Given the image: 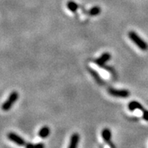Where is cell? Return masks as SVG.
I'll list each match as a JSON object with an SVG mask.
<instances>
[{
    "instance_id": "6da1fadb",
    "label": "cell",
    "mask_w": 148,
    "mask_h": 148,
    "mask_svg": "<svg viewBox=\"0 0 148 148\" xmlns=\"http://www.w3.org/2000/svg\"><path fill=\"white\" fill-rule=\"evenodd\" d=\"M128 36L130 38L134 44H135L141 51H147L148 50V45L142 38L140 37V36L138 35V33L135 31H130L128 33Z\"/></svg>"
},
{
    "instance_id": "7a4b0ae2",
    "label": "cell",
    "mask_w": 148,
    "mask_h": 148,
    "mask_svg": "<svg viewBox=\"0 0 148 148\" xmlns=\"http://www.w3.org/2000/svg\"><path fill=\"white\" fill-rule=\"evenodd\" d=\"M19 98V94L17 91H13L9 95L8 98L7 99L5 102L2 105V110L4 111H9L11 107L13 106L14 104L17 101Z\"/></svg>"
},
{
    "instance_id": "3957f363",
    "label": "cell",
    "mask_w": 148,
    "mask_h": 148,
    "mask_svg": "<svg viewBox=\"0 0 148 148\" xmlns=\"http://www.w3.org/2000/svg\"><path fill=\"white\" fill-rule=\"evenodd\" d=\"M108 92L114 97L123 98V99H126L130 96V92L128 90H117L114 88H109L108 90Z\"/></svg>"
},
{
    "instance_id": "277c9868",
    "label": "cell",
    "mask_w": 148,
    "mask_h": 148,
    "mask_svg": "<svg viewBox=\"0 0 148 148\" xmlns=\"http://www.w3.org/2000/svg\"><path fill=\"white\" fill-rule=\"evenodd\" d=\"M7 138L9 141H12L13 143L17 145L20 147H23L26 145V141L21 136L18 135L17 134L14 133V132H9L8 133Z\"/></svg>"
},
{
    "instance_id": "5b68a950",
    "label": "cell",
    "mask_w": 148,
    "mask_h": 148,
    "mask_svg": "<svg viewBox=\"0 0 148 148\" xmlns=\"http://www.w3.org/2000/svg\"><path fill=\"white\" fill-rule=\"evenodd\" d=\"M101 138L103 139V141L105 143H107L109 147L111 148H115L114 143L111 141L112 138V133L111 131L109 130L108 128H105L102 131H101Z\"/></svg>"
},
{
    "instance_id": "8992f818",
    "label": "cell",
    "mask_w": 148,
    "mask_h": 148,
    "mask_svg": "<svg viewBox=\"0 0 148 148\" xmlns=\"http://www.w3.org/2000/svg\"><path fill=\"white\" fill-rule=\"evenodd\" d=\"M111 55L110 53L105 52L103 53L101 55L100 57L97 58L96 60H94V62L98 66H99L101 68H104L105 66V64L107 63L108 61L111 60Z\"/></svg>"
},
{
    "instance_id": "52a82bcc",
    "label": "cell",
    "mask_w": 148,
    "mask_h": 148,
    "mask_svg": "<svg viewBox=\"0 0 148 148\" xmlns=\"http://www.w3.org/2000/svg\"><path fill=\"white\" fill-rule=\"evenodd\" d=\"M79 141H80V135H79V134L77 133V132L72 134V135L70 138V141L68 148H77Z\"/></svg>"
},
{
    "instance_id": "ba28073f",
    "label": "cell",
    "mask_w": 148,
    "mask_h": 148,
    "mask_svg": "<svg viewBox=\"0 0 148 148\" xmlns=\"http://www.w3.org/2000/svg\"><path fill=\"white\" fill-rule=\"evenodd\" d=\"M128 109L130 110V111H135L136 109L138 110H140L141 111H145V108H144L142 105L141 103H139L138 101H131L130 103L128 104Z\"/></svg>"
},
{
    "instance_id": "9c48e42d",
    "label": "cell",
    "mask_w": 148,
    "mask_h": 148,
    "mask_svg": "<svg viewBox=\"0 0 148 148\" xmlns=\"http://www.w3.org/2000/svg\"><path fill=\"white\" fill-rule=\"evenodd\" d=\"M89 72H90V74L92 76V77H93L94 79H95V81H96V82L99 84L100 85H104L105 84V82H104V81L102 80V78H101V77L99 75V74L98 73L97 71H96L95 69H91V68H90L89 69Z\"/></svg>"
},
{
    "instance_id": "30bf717a",
    "label": "cell",
    "mask_w": 148,
    "mask_h": 148,
    "mask_svg": "<svg viewBox=\"0 0 148 148\" xmlns=\"http://www.w3.org/2000/svg\"><path fill=\"white\" fill-rule=\"evenodd\" d=\"M51 134V130H50V128L47 126H43L42 128H41V130L38 131V136H39L41 138H46L50 135Z\"/></svg>"
},
{
    "instance_id": "8fae6325",
    "label": "cell",
    "mask_w": 148,
    "mask_h": 148,
    "mask_svg": "<svg viewBox=\"0 0 148 148\" xmlns=\"http://www.w3.org/2000/svg\"><path fill=\"white\" fill-rule=\"evenodd\" d=\"M100 13H101V8L99 6H94L87 11V14L92 17H96L97 15L100 14Z\"/></svg>"
},
{
    "instance_id": "7c38bea8",
    "label": "cell",
    "mask_w": 148,
    "mask_h": 148,
    "mask_svg": "<svg viewBox=\"0 0 148 148\" xmlns=\"http://www.w3.org/2000/svg\"><path fill=\"white\" fill-rule=\"evenodd\" d=\"M66 6H67L68 9L71 11V12H76L79 8L78 5L73 1H69L66 4Z\"/></svg>"
},
{
    "instance_id": "4fadbf2b",
    "label": "cell",
    "mask_w": 148,
    "mask_h": 148,
    "mask_svg": "<svg viewBox=\"0 0 148 148\" xmlns=\"http://www.w3.org/2000/svg\"><path fill=\"white\" fill-rule=\"evenodd\" d=\"M143 119L146 121H148V111L147 110H145V111H143Z\"/></svg>"
},
{
    "instance_id": "5bb4252c",
    "label": "cell",
    "mask_w": 148,
    "mask_h": 148,
    "mask_svg": "<svg viewBox=\"0 0 148 148\" xmlns=\"http://www.w3.org/2000/svg\"><path fill=\"white\" fill-rule=\"evenodd\" d=\"M35 148H45V146L42 142H39L35 145Z\"/></svg>"
},
{
    "instance_id": "9a60e30c",
    "label": "cell",
    "mask_w": 148,
    "mask_h": 148,
    "mask_svg": "<svg viewBox=\"0 0 148 148\" xmlns=\"http://www.w3.org/2000/svg\"><path fill=\"white\" fill-rule=\"evenodd\" d=\"M25 148H35V145L32 144V143H26L25 145Z\"/></svg>"
}]
</instances>
